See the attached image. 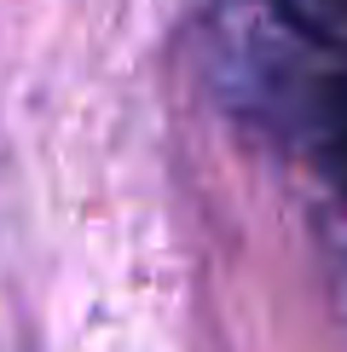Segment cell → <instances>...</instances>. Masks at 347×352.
I'll return each instance as SVG.
<instances>
[{"instance_id":"1","label":"cell","mask_w":347,"mask_h":352,"mask_svg":"<svg viewBox=\"0 0 347 352\" xmlns=\"http://www.w3.org/2000/svg\"><path fill=\"white\" fill-rule=\"evenodd\" d=\"M301 41V35H295ZM243 110L272 127L301 162H313L330 185L347 190V52L313 47L266 52L243 64Z\"/></svg>"},{"instance_id":"2","label":"cell","mask_w":347,"mask_h":352,"mask_svg":"<svg viewBox=\"0 0 347 352\" xmlns=\"http://www.w3.org/2000/svg\"><path fill=\"white\" fill-rule=\"evenodd\" d=\"M284 29L330 52H347V0H266Z\"/></svg>"}]
</instances>
